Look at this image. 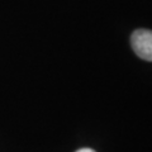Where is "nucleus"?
<instances>
[{
  "label": "nucleus",
  "mask_w": 152,
  "mask_h": 152,
  "mask_svg": "<svg viewBox=\"0 0 152 152\" xmlns=\"http://www.w3.org/2000/svg\"><path fill=\"white\" fill-rule=\"evenodd\" d=\"M131 43L134 53L142 60L152 61V31L137 29L131 37Z\"/></svg>",
  "instance_id": "f257e3e1"
},
{
  "label": "nucleus",
  "mask_w": 152,
  "mask_h": 152,
  "mask_svg": "<svg viewBox=\"0 0 152 152\" xmlns=\"http://www.w3.org/2000/svg\"><path fill=\"white\" fill-rule=\"evenodd\" d=\"M76 152H95V151L91 150V148H80V150H77Z\"/></svg>",
  "instance_id": "f03ea898"
}]
</instances>
